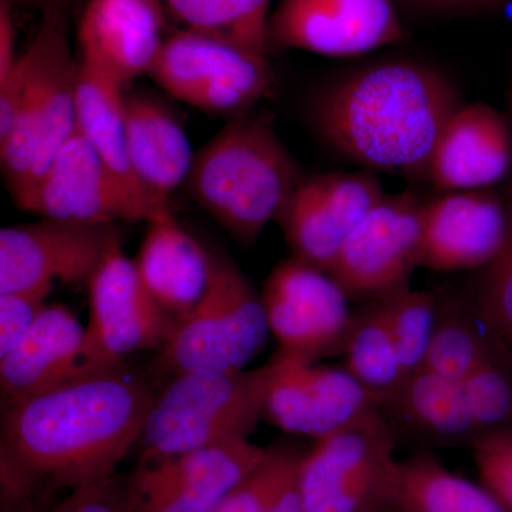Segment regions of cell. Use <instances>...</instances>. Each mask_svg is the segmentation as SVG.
Masks as SVG:
<instances>
[{
  "instance_id": "cell-36",
  "label": "cell",
  "mask_w": 512,
  "mask_h": 512,
  "mask_svg": "<svg viewBox=\"0 0 512 512\" xmlns=\"http://www.w3.org/2000/svg\"><path fill=\"white\" fill-rule=\"evenodd\" d=\"M52 512H127L126 498L124 490L110 478L72 491Z\"/></svg>"
},
{
  "instance_id": "cell-8",
  "label": "cell",
  "mask_w": 512,
  "mask_h": 512,
  "mask_svg": "<svg viewBox=\"0 0 512 512\" xmlns=\"http://www.w3.org/2000/svg\"><path fill=\"white\" fill-rule=\"evenodd\" d=\"M396 434L380 410L315 440L299 466L305 512H383L397 458Z\"/></svg>"
},
{
  "instance_id": "cell-4",
  "label": "cell",
  "mask_w": 512,
  "mask_h": 512,
  "mask_svg": "<svg viewBox=\"0 0 512 512\" xmlns=\"http://www.w3.org/2000/svg\"><path fill=\"white\" fill-rule=\"evenodd\" d=\"M271 377V362L252 370H200L174 377L148 413L140 461L249 440L264 419Z\"/></svg>"
},
{
  "instance_id": "cell-10",
  "label": "cell",
  "mask_w": 512,
  "mask_h": 512,
  "mask_svg": "<svg viewBox=\"0 0 512 512\" xmlns=\"http://www.w3.org/2000/svg\"><path fill=\"white\" fill-rule=\"evenodd\" d=\"M123 244L117 224L42 218L0 231V293L52 291L56 282L86 284Z\"/></svg>"
},
{
  "instance_id": "cell-29",
  "label": "cell",
  "mask_w": 512,
  "mask_h": 512,
  "mask_svg": "<svg viewBox=\"0 0 512 512\" xmlns=\"http://www.w3.org/2000/svg\"><path fill=\"white\" fill-rule=\"evenodd\" d=\"M185 29L222 37L268 56L271 0H161Z\"/></svg>"
},
{
  "instance_id": "cell-12",
  "label": "cell",
  "mask_w": 512,
  "mask_h": 512,
  "mask_svg": "<svg viewBox=\"0 0 512 512\" xmlns=\"http://www.w3.org/2000/svg\"><path fill=\"white\" fill-rule=\"evenodd\" d=\"M261 298L279 352L311 362L342 352L353 312L328 272L291 256L272 269Z\"/></svg>"
},
{
  "instance_id": "cell-18",
  "label": "cell",
  "mask_w": 512,
  "mask_h": 512,
  "mask_svg": "<svg viewBox=\"0 0 512 512\" xmlns=\"http://www.w3.org/2000/svg\"><path fill=\"white\" fill-rule=\"evenodd\" d=\"M510 228L505 198L487 190L443 192L426 201L420 266L431 271L485 268Z\"/></svg>"
},
{
  "instance_id": "cell-14",
  "label": "cell",
  "mask_w": 512,
  "mask_h": 512,
  "mask_svg": "<svg viewBox=\"0 0 512 512\" xmlns=\"http://www.w3.org/2000/svg\"><path fill=\"white\" fill-rule=\"evenodd\" d=\"M268 450L232 441L157 461H140L124 488L127 512H215Z\"/></svg>"
},
{
  "instance_id": "cell-19",
  "label": "cell",
  "mask_w": 512,
  "mask_h": 512,
  "mask_svg": "<svg viewBox=\"0 0 512 512\" xmlns=\"http://www.w3.org/2000/svg\"><path fill=\"white\" fill-rule=\"evenodd\" d=\"M161 0H87L80 19V63L127 90L150 73L163 47Z\"/></svg>"
},
{
  "instance_id": "cell-41",
  "label": "cell",
  "mask_w": 512,
  "mask_h": 512,
  "mask_svg": "<svg viewBox=\"0 0 512 512\" xmlns=\"http://www.w3.org/2000/svg\"><path fill=\"white\" fill-rule=\"evenodd\" d=\"M508 96H510V109L512 114V73H511V80H510V92H508Z\"/></svg>"
},
{
  "instance_id": "cell-20",
  "label": "cell",
  "mask_w": 512,
  "mask_h": 512,
  "mask_svg": "<svg viewBox=\"0 0 512 512\" xmlns=\"http://www.w3.org/2000/svg\"><path fill=\"white\" fill-rule=\"evenodd\" d=\"M511 170L510 120L488 104L463 103L440 133L426 178L441 192L487 190Z\"/></svg>"
},
{
  "instance_id": "cell-1",
  "label": "cell",
  "mask_w": 512,
  "mask_h": 512,
  "mask_svg": "<svg viewBox=\"0 0 512 512\" xmlns=\"http://www.w3.org/2000/svg\"><path fill=\"white\" fill-rule=\"evenodd\" d=\"M154 400L150 384L119 369L2 409V512H35L59 491L113 478Z\"/></svg>"
},
{
  "instance_id": "cell-2",
  "label": "cell",
  "mask_w": 512,
  "mask_h": 512,
  "mask_svg": "<svg viewBox=\"0 0 512 512\" xmlns=\"http://www.w3.org/2000/svg\"><path fill=\"white\" fill-rule=\"evenodd\" d=\"M463 104L446 73L410 59L379 60L330 80L313 94L318 136L353 163L426 178L440 133Z\"/></svg>"
},
{
  "instance_id": "cell-3",
  "label": "cell",
  "mask_w": 512,
  "mask_h": 512,
  "mask_svg": "<svg viewBox=\"0 0 512 512\" xmlns=\"http://www.w3.org/2000/svg\"><path fill=\"white\" fill-rule=\"evenodd\" d=\"M303 174L269 113L234 117L192 161L185 188L241 245L278 221Z\"/></svg>"
},
{
  "instance_id": "cell-40",
  "label": "cell",
  "mask_w": 512,
  "mask_h": 512,
  "mask_svg": "<svg viewBox=\"0 0 512 512\" xmlns=\"http://www.w3.org/2000/svg\"><path fill=\"white\" fill-rule=\"evenodd\" d=\"M12 6H26V8H37L42 12L47 10H63L74 0H8Z\"/></svg>"
},
{
  "instance_id": "cell-28",
  "label": "cell",
  "mask_w": 512,
  "mask_h": 512,
  "mask_svg": "<svg viewBox=\"0 0 512 512\" xmlns=\"http://www.w3.org/2000/svg\"><path fill=\"white\" fill-rule=\"evenodd\" d=\"M495 339L474 305L439 299L424 367L447 379L463 382Z\"/></svg>"
},
{
  "instance_id": "cell-39",
  "label": "cell",
  "mask_w": 512,
  "mask_h": 512,
  "mask_svg": "<svg viewBox=\"0 0 512 512\" xmlns=\"http://www.w3.org/2000/svg\"><path fill=\"white\" fill-rule=\"evenodd\" d=\"M301 466V464H299ZM265 512H305L303 507V500L301 494V487H299V468L288 483L284 485L279 494L276 495L275 500L269 505L268 510Z\"/></svg>"
},
{
  "instance_id": "cell-15",
  "label": "cell",
  "mask_w": 512,
  "mask_h": 512,
  "mask_svg": "<svg viewBox=\"0 0 512 512\" xmlns=\"http://www.w3.org/2000/svg\"><path fill=\"white\" fill-rule=\"evenodd\" d=\"M271 366L264 419L278 429L319 440L355 426L379 410L345 367L319 366L281 352Z\"/></svg>"
},
{
  "instance_id": "cell-30",
  "label": "cell",
  "mask_w": 512,
  "mask_h": 512,
  "mask_svg": "<svg viewBox=\"0 0 512 512\" xmlns=\"http://www.w3.org/2000/svg\"><path fill=\"white\" fill-rule=\"evenodd\" d=\"M460 383L478 436L512 427V356L498 339Z\"/></svg>"
},
{
  "instance_id": "cell-22",
  "label": "cell",
  "mask_w": 512,
  "mask_h": 512,
  "mask_svg": "<svg viewBox=\"0 0 512 512\" xmlns=\"http://www.w3.org/2000/svg\"><path fill=\"white\" fill-rule=\"evenodd\" d=\"M128 156L141 191L158 210H170L171 194L190 174V140L177 114L150 92H126Z\"/></svg>"
},
{
  "instance_id": "cell-37",
  "label": "cell",
  "mask_w": 512,
  "mask_h": 512,
  "mask_svg": "<svg viewBox=\"0 0 512 512\" xmlns=\"http://www.w3.org/2000/svg\"><path fill=\"white\" fill-rule=\"evenodd\" d=\"M396 5L434 16H485L500 12L512 0H394Z\"/></svg>"
},
{
  "instance_id": "cell-27",
  "label": "cell",
  "mask_w": 512,
  "mask_h": 512,
  "mask_svg": "<svg viewBox=\"0 0 512 512\" xmlns=\"http://www.w3.org/2000/svg\"><path fill=\"white\" fill-rule=\"evenodd\" d=\"M340 355L345 357L343 367L365 387L377 407L406 377L379 299L353 313Z\"/></svg>"
},
{
  "instance_id": "cell-35",
  "label": "cell",
  "mask_w": 512,
  "mask_h": 512,
  "mask_svg": "<svg viewBox=\"0 0 512 512\" xmlns=\"http://www.w3.org/2000/svg\"><path fill=\"white\" fill-rule=\"evenodd\" d=\"M47 295L43 291L0 293V359L28 335L46 306Z\"/></svg>"
},
{
  "instance_id": "cell-9",
  "label": "cell",
  "mask_w": 512,
  "mask_h": 512,
  "mask_svg": "<svg viewBox=\"0 0 512 512\" xmlns=\"http://www.w3.org/2000/svg\"><path fill=\"white\" fill-rule=\"evenodd\" d=\"M87 288L90 320L80 377L119 370L126 357L141 350H160L173 333L177 320L148 292L123 244L111 249Z\"/></svg>"
},
{
  "instance_id": "cell-16",
  "label": "cell",
  "mask_w": 512,
  "mask_h": 512,
  "mask_svg": "<svg viewBox=\"0 0 512 512\" xmlns=\"http://www.w3.org/2000/svg\"><path fill=\"white\" fill-rule=\"evenodd\" d=\"M394 0H282L269 18V49L328 57L362 56L402 42Z\"/></svg>"
},
{
  "instance_id": "cell-31",
  "label": "cell",
  "mask_w": 512,
  "mask_h": 512,
  "mask_svg": "<svg viewBox=\"0 0 512 512\" xmlns=\"http://www.w3.org/2000/svg\"><path fill=\"white\" fill-rule=\"evenodd\" d=\"M406 376L423 369L437 316L434 293L409 286L379 299Z\"/></svg>"
},
{
  "instance_id": "cell-17",
  "label": "cell",
  "mask_w": 512,
  "mask_h": 512,
  "mask_svg": "<svg viewBox=\"0 0 512 512\" xmlns=\"http://www.w3.org/2000/svg\"><path fill=\"white\" fill-rule=\"evenodd\" d=\"M370 173H330L303 178L279 217L292 256L328 272L350 231L383 200Z\"/></svg>"
},
{
  "instance_id": "cell-32",
  "label": "cell",
  "mask_w": 512,
  "mask_h": 512,
  "mask_svg": "<svg viewBox=\"0 0 512 512\" xmlns=\"http://www.w3.org/2000/svg\"><path fill=\"white\" fill-rule=\"evenodd\" d=\"M510 228L501 251L485 266L474 308L512 356V185L508 191Z\"/></svg>"
},
{
  "instance_id": "cell-24",
  "label": "cell",
  "mask_w": 512,
  "mask_h": 512,
  "mask_svg": "<svg viewBox=\"0 0 512 512\" xmlns=\"http://www.w3.org/2000/svg\"><path fill=\"white\" fill-rule=\"evenodd\" d=\"M134 264L158 305L180 320L195 308L207 288L210 249L181 227L170 210L148 222Z\"/></svg>"
},
{
  "instance_id": "cell-34",
  "label": "cell",
  "mask_w": 512,
  "mask_h": 512,
  "mask_svg": "<svg viewBox=\"0 0 512 512\" xmlns=\"http://www.w3.org/2000/svg\"><path fill=\"white\" fill-rule=\"evenodd\" d=\"M471 448L481 484L512 512V427L478 436Z\"/></svg>"
},
{
  "instance_id": "cell-13",
  "label": "cell",
  "mask_w": 512,
  "mask_h": 512,
  "mask_svg": "<svg viewBox=\"0 0 512 512\" xmlns=\"http://www.w3.org/2000/svg\"><path fill=\"white\" fill-rule=\"evenodd\" d=\"M15 202L42 218L82 224L150 222L167 212H157L128 190L79 131Z\"/></svg>"
},
{
  "instance_id": "cell-5",
  "label": "cell",
  "mask_w": 512,
  "mask_h": 512,
  "mask_svg": "<svg viewBox=\"0 0 512 512\" xmlns=\"http://www.w3.org/2000/svg\"><path fill=\"white\" fill-rule=\"evenodd\" d=\"M29 73L15 123L0 138V163L13 200L42 177L77 131L79 62L67 37L63 10L43 12L25 52Z\"/></svg>"
},
{
  "instance_id": "cell-21",
  "label": "cell",
  "mask_w": 512,
  "mask_h": 512,
  "mask_svg": "<svg viewBox=\"0 0 512 512\" xmlns=\"http://www.w3.org/2000/svg\"><path fill=\"white\" fill-rule=\"evenodd\" d=\"M84 336L66 306H45L28 335L0 359L2 409L79 379Z\"/></svg>"
},
{
  "instance_id": "cell-11",
  "label": "cell",
  "mask_w": 512,
  "mask_h": 512,
  "mask_svg": "<svg viewBox=\"0 0 512 512\" xmlns=\"http://www.w3.org/2000/svg\"><path fill=\"white\" fill-rule=\"evenodd\" d=\"M424 204L412 192L386 194L350 231L329 271L349 298L373 301L409 286L420 266Z\"/></svg>"
},
{
  "instance_id": "cell-7",
  "label": "cell",
  "mask_w": 512,
  "mask_h": 512,
  "mask_svg": "<svg viewBox=\"0 0 512 512\" xmlns=\"http://www.w3.org/2000/svg\"><path fill=\"white\" fill-rule=\"evenodd\" d=\"M148 76L174 99L232 117L248 113L274 90L268 56L188 29L164 40Z\"/></svg>"
},
{
  "instance_id": "cell-25",
  "label": "cell",
  "mask_w": 512,
  "mask_h": 512,
  "mask_svg": "<svg viewBox=\"0 0 512 512\" xmlns=\"http://www.w3.org/2000/svg\"><path fill=\"white\" fill-rule=\"evenodd\" d=\"M387 512H508L483 484L451 473L430 451L394 466Z\"/></svg>"
},
{
  "instance_id": "cell-33",
  "label": "cell",
  "mask_w": 512,
  "mask_h": 512,
  "mask_svg": "<svg viewBox=\"0 0 512 512\" xmlns=\"http://www.w3.org/2000/svg\"><path fill=\"white\" fill-rule=\"evenodd\" d=\"M302 456L286 448H271L264 460L229 491L215 512H265L298 471Z\"/></svg>"
},
{
  "instance_id": "cell-26",
  "label": "cell",
  "mask_w": 512,
  "mask_h": 512,
  "mask_svg": "<svg viewBox=\"0 0 512 512\" xmlns=\"http://www.w3.org/2000/svg\"><path fill=\"white\" fill-rule=\"evenodd\" d=\"M126 92L109 76L79 62L77 131L89 141L101 160L128 190L157 212L168 211L158 210L147 200L131 167L124 103Z\"/></svg>"
},
{
  "instance_id": "cell-23",
  "label": "cell",
  "mask_w": 512,
  "mask_h": 512,
  "mask_svg": "<svg viewBox=\"0 0 512 512\" xmlns=\"http://www.w3.org/2000/svg\"><path fill=\"white\" fill-rule=\"evenodd\" d=\"M379 410L396 437L440 447L471 446L478 437L461 383L426 367L404 377Z\"/></svg>"
},
{
  "instance_id": "cell-6",
  "label": "cell",
  "mask_w": 512,
  "mask_h": 512,
  "mask_svg": "<svg viewBox=\"0 0 512 512\" xmlns=\"http://www.w3.org/2000/svg\"><path fill=\"white\" fill-rule=\"evenodd\" d=\"M271 333L261 293L220 252L210 251V278L200 302L177 320L158 350L157 369L174 377L200 370H244Z\"/></svg>"
},
{
  "instance_id": "cell-38",
  "label": "cell",
  "mask_w": 512,
  "mask_h": 512,
  "mask_svg": "<svg viewBox=\"0 0 512 512\" xmlns=\"http://www.w3.org/2000/svg\"><path fill=\"white\" fill-rule=\"evenodd\" d=\"M12 9L13 6L8 0H0V80L12 72L20 56L16 53V29Z\"/></svg>"
}]
</instances>
